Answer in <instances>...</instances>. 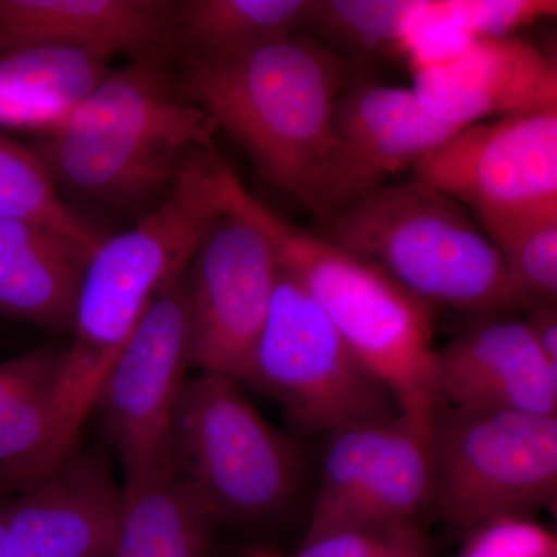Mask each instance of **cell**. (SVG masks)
I'll list each match as a JSON object with an SVG mask.
<instances>
[{"label": "cell", "instance_id": "6da1fadb", "mask_svg": "<svg viewBox=\"0 0 557 557\" xmlns=\"http://www.w3.org/2000/svg\"><path fill=\"white\" fill-rule=\"evenodd\" d=\"M219 129L166 58L110 72L32 149L58 190L138 220L159 207Z\"/></svg>", "mask_w": 557, "mask_h": 557}, {"label": "cell", "instance_id": "7a4b0ae2", "mask_svg": "<svg viewBox=\"0 0 557 557\" xmlns=\"http://www.w3.org/2000/svg\"><path fill=\"white\" fill-rule=\"evenodd\" d=\"M186 95L274 188L310 208L343 84L339 54L306 33L212 65H180Z\"/></svg>", "mask_w": 557, "mask_h": 557}, {"label": "cell", "instance_id": "3957f363", "mask_svg": "<svg viewBox=\"0 0 557 557\" xmlns=\"http://www.w3.org/2000/svg\"><path fill=\"white\" fill-rule=\"evenodd\" d=\"M218 149L200 152L153 208L124 233L101 239L81 276L73 341L58 391L87 403L150 302L189 269L219 199Z\"/></svg>", "mask_w": 557, "mask_h": 557}, {"label": "cell", "instance_id": "277c9868", "mask_svg": "<svg viewBox=\"0 0 557 557\" xmlns=\"http://www.w3.org/2000/svg\"><path fill=\"white\" fill-rule=\"evenodd\" d=\"M237 193L273 242L281 269L317 300L351 354L387 388L399 416L429 426L437 408L434 307L372 263L289 225L242 182Z\"/></svg>", "mask_w": 557, "mask_h": 557}, {"label": "cell", "instance_id": "5b68a950", "mask_svg": "<svg viewBox=\"0 0 557 557\" xmlns=\"http://www.w3.org/2000/svg\"><path fill=\"white\" fill-rule=\"evenodd\" d=\"M321 225L319 236L372 263L429 306L475 317L523 310L474 215L420 180L387 183Z\"/></svg>", "mask_w": 557, "mask_h": 557}, {"label": "cell", "instance_id": "8992f818", "mask_svg": "<svg viewBox=\"0 0 557 557\" xmlns=\"http://www.w3.org/2000/svg\"><path fill=\"white\" fill-rule=\"evenodd\" d=\"M171 469L219 523H256L295 504L306 457L295 438L252 408L237 381L201 372L180 398Z\"/></svg>", "mask_w": 557, "mask_h": 557}, {"label": "cell", "instance_id": "52a82bcc", "mask_svg": "<svg viewBox=\"0 0 557 557\" xmlns=\"http://www.w3.org/2000/svg\"><path fill=\"white\" fill-rule=\"evenodd\" d=\"M429 442V512L449 527L468 533L555 505L557 416L438 405Z\"/></svg>", "mask_w": 557, "mask_h": 557}, {"label": "cell", "instance_id": "ba28073f", "mask_svg": "<svg viewBox=\"0 0 557 557\" xmlns=\"http://www.w3.org/2000/svg\"><path fill=\"white\" fill-rule=\"evenodd\" d=\"M247 384L276 399L300 434L329 435L350 424L398 416L387 388L358 361L317 300L281 265Z\"/></svg>", "mask_w": 557, "mask_h": 557}, {"label": "cell", "instance_id": "9c48e42d", "mask_svg": "<svg viewBox=\"0 0 557 557\" xmlns=\"http://www.w3.org/2000/svg\"><path fill=\"white\" fill-rule=\"evenodd\" d=\"M223 161L219 199L186 271L194 366L247 383L249 362L278 277L273 242L237 194Z\"/></svg>", "mask_w": 557, "mask_h": 557}, {"label": "cell", "instance_id": "30bf717a", "mask_svg": "<svg viewBox=\"0 0 557 557\" xmlns=\"http://www.w3.org/2000/svg\"><path fill=\"white\" fill-rule=\"evenodd\" d=\"M194 366L186 273L163 289L124 341L95 397L123 471L124 494L171 469V435Z\"/></svg>", "mask_w": 557, "mask_h": 557}, {"label": "cell", "instance_id": "8fae6325", "mask_svg": "<svg viewBox=\"0 0 557 557\" xmlns=\"http://www.w3.org/2000/svg\"><path fill=\"white\" fill-rule=\"evenodd\" d=\"M479 225L557 209V110L471 124L413 164Z\"/></svg>", "mask_w": 557, "mask_h": 557}, {"label": "cell", "instance_id": "7c38bea8", "mask_svg": "<svg viewBox=\"0 0 557 557\" xmlns=\"http://www.w3.org/2000/svg\"><path fill=\"white\" fill-rule=\"evenodd\" d=\"M431 494L429 426L398 413L341 428L327 435L302 542L420 519Z\"/></svg>", "mask_w": 557, "mask_h": 557}, {"label": "cell", "instance_id": "4fadbf2b", "mask_svg": "<svg viewBox=\"0 0 557 557\" xmlns=\"http://www.w3.org/2000/svg\"><path fill=\"white\" fill-rule=\"evenodd\" d=\"M458 131L435 119L412 87L359 84L341 91L310 211L319 222L338 214Z\"/></svg>", "mask_w": 557, "mask_h": 557}, {"label": "cell", "instance_id": "5bb4252c", "mask_svg": "<svg viewBox=\"0 0 557 557\" xmlns=\"http://www.w3.org/2000/svg\"><path fill=\"white\" fill-rule=\"evenodd\" d=\"M123 509L109 458L76 445L49 474L10 496L5 557H109Z\"/></svg>", "mask_w": 557, "mask_h": 557}, {"label": "cell", "instance_id": "9a60e30c", "mask_svg": "<svg viewBox=\"0 0 557 557\" xmlns=\"http://www.w3.org/2000/svg\"><path fill=\"white\" fill-rule=\"evenodd\" d=\"M412 78L424 108L457 129L557 110L555 61L518 36L469 40L448 60L412 72Z\"/></svg>", "mask_w": 557, "mask_h": 557}, {"label": "cell", "instance_id": "2e32d148", "mask_svg": "<svg viewBox=\"0 0 557 557\" xmlns=\"http://www.w3.org/2000/svg\"><path fill=\"white\" fill-rule=\"evenodd\" d=\"M437 406L557 416V369L523 321L485 314L435 350Z\"/></svg>", "mask_w": 557, "mask_h": 557}, {"label": "cell", "instance_id": "e0dca14e", "mask_svg": "<svg viewBox=\"0 0 557 557\" xmlns=\"http://www.w3.org/2000/svg\"><path fill=\"white\" fill-rule=\"evenodd\" d=\"M174 13L175 0H0V53L53 46L175 61Z\"/></svg>", "mask_w": 557, "mask_h": 557}, {"label": "cell", "instance_id": "ac0fdd59", "mask_svg": "<svg viewBox=\"0 0 557 557\" xmlns=\"http://www.w3.org/2000/svg\"><path fill=\"white\" fill-rule=\"evenodd\" d=\"M86 256L46 228L0 219V314L72 332Z\"/></svg>", "mask_w": 557, "mask_h": 557}, {"label": "cell", "instance_id": "d6986e66", "mask_svg": "<svg viewBox=\"0 0 557 557\" xmlns=\"http://www.w3.org/2000/svg\"><path fill=\"white\" fill-rule=\"evenodd\" d=\"M311 0H175V64L212 65L306 32Z\"/></svg>", "mask_w": 557, "mask_h": 557}, {"label": "cell", "instance_id": "ffe728a7", "mask_svg": "<svg viewBox=\"0 0 557 557\" xmlns=\"http://www.w3.org/2000/svg\"><path fill=\"white\" fill-rule=\"evenodd\" d=\"M110 70L108 58L72 47H24L0 53V126L49 131Z\"/></svg>", "mask_w": 557, "mask_h": 557}, {"label": "cell", "instance_id": "44dd1931", "mask_svg": "<svg viewBox=\"0 0 557 557\" xmlns=\"http://www.w3.org/2000/svg\"><path fill=\"white\" fill-rule=\"evenodd\" d=\"M218 525L207 505L170 469L124 494L109 557H212Z\"/></svg>", "mask_w": 557, "mask_h": 557}, {"label": "cell", "instance_id": "7402d4cb", "mask_svg": "<svg viewBox=\"0 0 557 557\" xmlns=\"http://www.w3.org/2000/svg\"><path fill=\"white\" fill-rule=\"evenodd\" d=\"M86 403L58 391L36 395L0 413V494L14 496L32 486L78 445L90 416Z\"/></svg>", "mask_w": 557, "mask_h": 557}, {"label": "cell", "instance_id": "603a6c76", "mask_svg": "<svg viewBox=\"0 0 557 557\" xmlns=\"http://www.w3.org/2000/svg\"><path fill=\"white\" fill-rule=\"evenodd\" d=\"M0 219L51 231L90 258L101 237L61 199L35 150L0 135Z\"/></svg>", "mask_w": 557, "mask_h": 557}, {"label": "cell", "instance_id": "cb8c5ba5", "mask_svg": "<svg viewBox=\"0 0 557 557\" xmlns=\"http://www.w3.org/2000/svg\"><path fill=\"white\" fill-rule=\"evenodd\" d=\"M423 7L424 0H311L304 33L336 54L401 57Z\"/></svg>", "mask_w": 557, "mask_h": 557}, {"label": "cell", "instance_id": "d4e9b609", "mask_svg": "<svg viewBox=\"0 0 557 557\" xmlns=\"http://www.w3.org/2000/svg\"><path fill=\"white\" fill-rule=\"evenodd\" d=\"M482 230L496 247L523 310L556 304L557 209Z\"/></svg>", "mask_w": 557, "mask_h": 557}, {"label": "cell", "instance_id": "484cf974", "mask_svg": "<svg viewBox=\"0 0 557 557\" xmlns=\"http://www.w3.org/2000/svg\"><path fill=\"white\" fill-rule=\"evenodd\" d=\"M432 20L465 38H511L522 28L555 17V0H428Z\"/></svg>", "mask_w": 557, "mask_h": 557}, {"label": "cell", "instance_id": "4316f807", "mask_svg": "<svg viewBox=\"0 0 557 557\" xmlns=\"http://www.w3.org/2000/svg\"><path fill=\"white\" fill-rule=\"evenodd\" d=\"M287 557H435V547L421 519H410L336 531L302 542L298 552Z\"/></svg>", "mask_w": 557, "mask_h": 557}, {"label": "cell", "instance_id": "83f0119b", "mask_svg": "<svg viewBox=\"0 0 557 557\" xmlns=\"http://www.w3.org/2000/svg\"><path fill=\"white\" fill-rule=\"evenodd\" d=\"M557 549L555 534L531 519L491 520L468 531L458 557H541Z\"/></svg>", "mask_w": 557, "mask_h": 557}, {"label": "cell", "instance_id": "f1b7e54d", "mask_svg": "<svg viewBox=\"0 0 557 557\" xmlns=\"http://www.w3.org/2000/svg\"><path fill=\"white\" fill-rule=\"evenodd\" d=\"M67 348L40 347L0 361V413L60 383Z\"/></svg>", "mask_w": 557, "mask_h": 557}, {"label": "cell", "instance_id": "f546056e", "mask_svg": "<svg viewBox=\"0 0 557 557\" xmlns=\"http://www.w3.org/2000/svg\"><path fill=\"white\" fill-rule=\"evenodd\" d=\"M523 324L545 359L557 369V309L556 304L534 307Z\"/></svg>", "mask_w": 557, "mask_h": 557}, {"label": "cell", "instance_id": "4dcf8cb0", "mask_svg": "<svg viewBox=\"0 0 557 557\" xmlns=\"http://www.w3.org/2000/svg\"><path fill=\"white\" fill-rule=\"evenodd\" d=\"M9 504L10 496H3V494H0V557H5V528Z\"/></svg>", "mask_w": 557, "mask_h": 557}, {"label": "cell", "instance_id": "1f68e13d", "mask_svg": "<svg viewBox=\"0 0 557 557\" xmlns=\"http://www.w3.org/2000/svg\"><path fill=\"white\" fill-rule=\"evenodd\" d=\"M240 557H282L276 552L267 548H247L240 553Z\"/></svg>", "mask_w": 557, "mask_h": 557}, {"label": "cell", "instance_id": "d6a6232c", "mask_svg": "<svg viewBox=\"0 0 557 557\" xmlns=\"http://www.w3.org/2000/svg\"><path fill=\"white\" fill-rule=\"evenodd\" d=\"M541 557H557V549H555V552H549V553H547V555H544Z\"/></svg>", "mask_w": 557, "mask_h": 557}]
</instances>
